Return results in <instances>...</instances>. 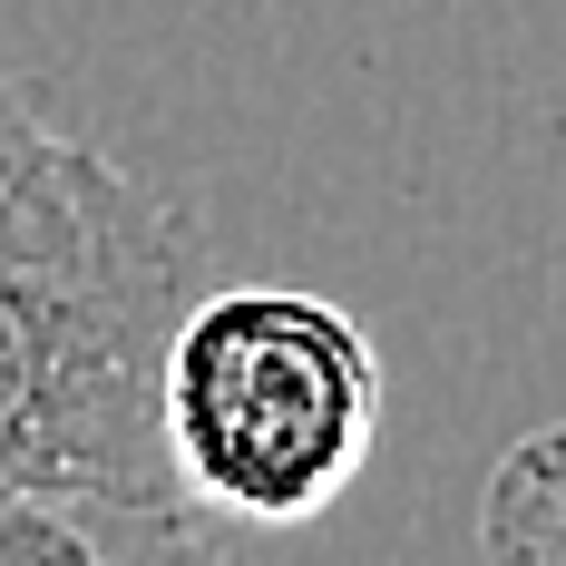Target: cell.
I'll list each match as a JSON object with an SVG mask.
<instances>
[{
    "instance_id": "3",
    "label": "cell",
    "mask_w": 566,
    "mask_h": 566,
    "mask_svg": "<svg viewBox=\"0 0 566 566\" xmlns=\"http://www.w3.org/2000/svg\"><path fill=\"white\" fill-rule=\"evenodd\" d=\"M0 254L50 264H167L206 254V234L176 216L157 186L117 176L98 147H78L30 88L0 78Z\"/></svg>"
},
{
    "instance_id": "2",
    "label": "cell",
    "mask_w": 566,
    "mask_h": 566,
    "mask_svg": "<svg viewBox=\"0 0 566 566\" xmlns=\"http://www.w3.org/2000/svg\"><path fill=\"white\" fill-rule=\"evenodd\" d=\"M167 459L206 517L303 527L361 479L381 440L371 333L283 283L196 293L167 342Z\"/></svg>"
},
{
    "instance_id": "1",
    "label": "cell",
    "mask_w": 566,
    "mask_h": 566,
    "mask_svg": "<svg viewBox=\"0 0 566 566\" xmlns=\"http://www.w3.org/2000/svg\"><path fill=\"white\" fill-rule=\"evenodd\" d=\"M206 293V254L50 264L0 254V499L137 527L196 509L167 459V342Z\"/></svg>"
},
{
    "instance_id": "4",
    "label": "cell",
    "mask_w": 566,
    "mask_h": 566,
    "mask_svg": "<svg viewBox=\"0 0 566 566\" xmlns=\"http://www.w3.org/2000/svg\"><path fill=\"white\" fill-rule=\"evenodd\" d=\"M479 547L489 566H566V420L527 430L479 499Z\"/></svg>"
}]
</instances>
